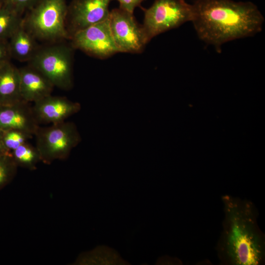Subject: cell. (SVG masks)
<instances>
[{
    "mask_svg": "<svg viewBox=\"0 0 265 265\" xmlns=\"http://www.w3.org/2000/svg\"><path fill=\"white\" fill-rule=\"evenodd\" d=\"M111 0H73L68 7L70 37L108 17Z\"/></svg>",
    "mask_w": 265,
    "mask_h": 265,
    "instance_id": "cell-9",
    "label": "cell"
},
{
    "mask_svg": "<svg viewBox=\"0 0 265 265\" xmlns=\"http://www.w3.org/2000/svg\"><path fill=\"white\" fill-rule=\"evenodd\" d=\"M18 167L11 154L0 155V190L13 180Z\"/></svg>",
    "mask_w": 265,
    "mask_h": 265,
    "instance_id": "cell-17",
    "label": "cell"
},
{
    "mask_svg": "<svg viewBox=\"0 0 265 265\" xmlns=\"http://www.w3.org/2000/svg\"><path fill=\"white\" fill-rule=\"evenodd\" d=\"M39 126L29 103L0 105V130H18L33 136Z\"/></svg>",
    "mask_w": 265,
    "mask_h": 265,
    "instance_id": "cell-11",
    "label": "cell"
},
{
    "mask_svg": "<svg viewBox=\"0 0 265 265\" xmlns=\"http://www.w3.org/2000/svg\"><path fill=\"white\" fill-rule=\"evenodd\" d=\"M120 4L119 8L133 13L134 9L144 0H116Z\"/></svg>",
    "mask_w": 265,
    "mask_h": 265,
    "instance_id": "cell-21",
    "label": "cell"
},
{
    "mask_svg": "<svg viewBox=\"0 0 265 265\" xmlns=\"http://www.w3.org/2000/svg\"><path fill=\"white\" fill-rule=\"evenodd\" d=\"M32 108L39 125L54 124L65 121L78 112L81 106L66 97L50 95L34 103Z\"/></svg>",
    "mask_w": 265,
    "mask_h": 265,
    "instance_id": "cell-10",
    "label": "cell"
},
{
    "mask_svg": "<svg viewBox=\"0 0 265 265\" xmlns=\"http://www.w3.org/2000/svg\"><path fill=\"white\" fill-rule=\"evenodd\" d=\"M192 5L191 22L198 37L219 52L223 44L262 30L264 18L251 1L196 0Z\"/></svg>",
    "mask_w": 265,
    "mask_h": 265,
    "instance_id": "cell-1",
    "label": "cell"
},
{
    "mask_svg": "<svg viewBox=\"0 0 265 265\" xmlns=\"http://www.w3.org/2000/svg\"><path fill=\"white\" fill-rule=\"evenodd\" d=\"M11 58L8 41L0 39V66L9 61Z\"/></svg>",
    "mask_w": 265,
    "mask_h": 265,
    "instance_id": "cell-20",
    "label": "cell"
},
{
    "mask_svg": "<svg viewBox=\"0 0 265 265\" xmlns=\"http://www.w3.org/2000/svg\"><path fill=\"white\" fill-rule=\"evenodd\" d=\"M3 144L6 148L11 153L23 144L28 142L33 136L23 131L15 130H0Z\"/></svg>",
    "mask_w": 265,
    "mask_h": 265,
    "instance_id": "cell-18",
    "label": "cell"
},
{
    "mask_svg": "<svg viewBox=\"0 0 265 265\" xmlns=\"http://www.w3.org/2000/svg\"><path fill=\"white\" fill-rule=\"evenodd\" d=\"M35 39L23 22L8 40L11 57L29 62L39 49Z\"/></svg>",
    "mask_w": 265,
    "mask_h": 265,
    "instance_id": "cell-14",
    "label": "cell"
},
{
    "mask_svg": "<svg viewBox=\"0 0 265 265\" xmlns=\"http://www.w3.org/2000/svg\"><path fill=\"white\" fill-rule=\"evenodd\" d=\"M22 99L35 103L51 95L54 86L40 72L27 65L19 69Z\"/></svg>",
    "mask_w": 265,
    "mask_h": 265,
    "instance_id": "cell-12",
    "label": "cell"
},
{
    "mask_svg": "<svg viewBox=\"0 0 265 265\" xmlns=\"http://www.w3.org/2000/svg\"><path fill=\"white\" fill-rule=\"evenodd\" d=\"M70 37L72 47L97 57L105 58L120 52L111 32L108 17Z\"/></svg>",
    "mask_w": 265,
    "mask_h": 265,
    "instance_id": "cell-8",
    "label": "cell"
},
{
    "mask_svg": "<svg viewBox=\"0 0 265 265\" xmlns=\"http://www.w3.org/2000/svg\"><path fill=\"white\" fill-rule=\"evenodd\" d=\"M11 155L18 167L29 170L37 168L41 161L39 152L35 146L26 142L11 152Z\"/></svg>",
    "mask_w": 265,
    "mask_h": 265,
    "instance_id": "cell-15",
    "label": "cell"
},
{
    "mask_svg": "<svg viewBox=\"0 0 265 265\" xmlns=\"http://www.w3.org/2000/svg\"><path fill=\"white\" fill-rule=\"evenodd\" d=\"M1 6V5L0 4V7Z\"/></svg>",
    "mask_w": 265,
    "mask_h": 265,
    "instance_id": "cell-24",
    "label": "cell"
},
{
    "mask_svg": "<svg viewBox=\"0 0 265 265\" xmlns=\"http://www.w3.org/2000/svg\"><path fill=\"white\" fill-rule=\"evenodd\" d=\"M72 50L65 45L39 48L29 65L43 74L53 84L68 90L73 86Z\"/></svg>",
    "mask_w": 265,
    "mask_h": 265,
    "instance_id": "cell-5",
    "label": "cell"
},
{
    "mask_svg": "<svg viewBox=\"0 0 265 265\" xmlns=\"http://www.w3.org/2000/svg\"><path fill=\"white\" fill-rule=\"evenodd\" d=\"M34 136L41 161L46 164L66 159L81 140L76 125L66 121L39 126Z\"/></svg>",
    "mask_w": 265,
    "mask_h": 265,
    "instance_id": "cell-4",
    "label": "cell"
},
{
    "mask_svg": "<svg viewBox=\"0 0 265 265\" xmlns=\"http://www.w3.org/2000/svg\"><path fill=\"white\" fill-rule=\"evenodd\" d=\"M5 0H0V4L1 5Z\"/></svg>",
    "mask_w": 265,
    "mask_h": 265,
    "instance_id": "cell-23",
    "label": "cell"
},
{
    "mask_svg": "<svg viewBox=\"0 0 265 265\" xmlns=\"http://www.w3.org/2000/svg\"><path fill=\"white\" fill-rule=\"evenodd\" d=\"M66 0H40L28 11L23 24L36 38L56 41L69 36L66 27Z\"/></svg>",
    "mask_w": 265,
    "mask_h": 265,
    "instance_id": "cell-3",
    "label": "cell"
},
{
    "mask_svg": "<svg viewBox=\"0 0 265 265\" xmlns=\"http://www.w3.org/2000/svg\"><path fill=\"white\" fill-rule=\"evenodd\" d=\"M225 217L217 244L219 258L224 264L258 265L265 256V237L257 224V212L248 200L222 196Z\"/></svg>",
    "mask_w": 265,
    "mask_h": 265,
    "instance_id": "cell-2",
    "label": "cell"
},
{
    "mask_svg": "<svg viewBox=\"0 0 265 265\" xmlns=\"http://www.w3.org/2000/svg\"><path fill=\"white\" fill-rule=\"evenodd\" d=\"M11 154V153L6 148V147H5L3 144L0 131V155H4V154Z\"/></svg>",
    "mask_w": 265,
    "mask_h": 265,
    "instance_id": "cell-22",
    "label": "cell"
},
{
    "mask_svg": "<svg viewBox=\"0 0 265 265\" xmlns=\"http://www.w3.org/2000/svg\"><path fill=\"white\" fill-rule=\"evenodd\" d=\"M22 100L19 68L10 61L6 62L0 66V105H10Z\"/></svg>",
    "mask_w": 265,
    "mask_h": 265,
    "instance_id": "cell-13",
    "label": "cell"
},
{
    "mask_svg": "<svg viewBox=\"0 0 265 265\" xmlns=\"http://www.w3.org/2000/svg\"><path fill=\"white\" fill-rule=\"evenodd\" d=\"M23 22V18L21 15L1 6L0 7V39L8 40Z\"/></svg>",
    "mask_w": 265,
    "mask_h": 265,
    "instance_id": "cell-16",
    "label": "cell"
},
{
    "mask_svg": "<svg viewBox=\"0 0 265 265\" xmlns=\"http://www.w3.org/2000/svg\"><path fill=\"white\" fill-rule=\"evenodd\" d=\"M111 32L120 52L140 53L149 42L142 26L136 21L133 13L120 8L109 12Z\"/></svg>",
    "mask_w": 265,
    "mask_h": 265,
    "instance_id": "cell-7",
    "label": "cell"
},
{
    "mask_svg": "<svg viewBox=\"0 0 265 265\" xmlns=\"http://www.w3.org/2000/svg\"><path fill=\"white\" fill-rule=\"evenodd\" d=\"M193 12V5L185 0H156L145 11L142 26L148 41L186 22H191Z\"/></svg>",
    "mask_w": 265,
    "mask_h": 265,
    "instance_id": "cell-6",
    "label": "cell"
},
{
    "mask_svg": "<svg viewBox=\"0 0 265 265\" xmlns=\"http://www.w3.org/2000/svg\"><path fill=\"white\" fill-rule=\"evenodd\" d=\"M40 0H5L1 6L20 15L32 9Z\"/></svg>",
    "mask_w": 265,
    "mask_h": 265,
    "instance_id": "cell-19",
    "label": "cell"
}]
</instances>
